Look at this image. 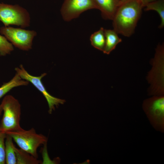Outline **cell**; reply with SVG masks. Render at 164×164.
Listing matches in <instances>:
<instances>
[{
  "instance_id": "6da1fadb",
  "label": "cell",
  "mask_w": 164,
  "mask_h": 164,
  "mask_svg": "<svg viewBox=\"0 0 164 164\" xmlns=\"http://www.w3.org/2000/svg\"><path fill=\"white\" fill-rule=\"evenodd\" d=\"M143 7L140 0H128L120 4L112 20L118 34L130 37L134 32Z\"/></svg>"
},
{
  "instance_id": "7a4b0ae2",
  "label": "cell",
  "mask_w": 164,
  "mask_h": 164,
  "mask_svg": "<svg viewBox=\"0 0 164 164\" xmlns=\"http://www.w3.org/2000/svg\"><path fill=\"white\" fill-rule=\"evenodd\" d=\"M0 105L3 111L0 122V130L6 132L21 129L20 125L21 106L19 101L12 95H7Z\"/></svg>"
},
{
  "instance_id": "3957f363",
  "label": "cell",
  "mask_w": 164,
  "mask_h": 164,
  "mask_svg": "<svg viewBox=\"0 0 164 164\" xmlns=\"http://www.w3.org/2000/svg\"><path fill=\"white\" fill-rule=\"evenodd\" d=\"M10 135L20 148L38 158L37 150L42 145L45 144L47 139L43 135L36 133L32 128L29 130L21 129L5 132Z\"/></svg>"
},
{
  "instance_id": "277c9868",
  "label": "cell",
  "mask_w": 164,
  "mask_h": 164,
  "mask_svg": "<svg viewBox=\"0 0 164 164\" xmlns=\"http://www.w3.org/2000/svg\"><path fill=\"white\" fill-rule=\"evenodd\" d=\"M164 45L159 44L156 50L154 57L152 60L153 67L148 76V79L153 90L151 95H164Z\"/></svg>"
},
{
  "instance_id": "5b68a950",
  "label": "cell",
  "mask_w": 164,
  "mask_h": 164,
  "mask_svg": "<svg viewBox=\"0 0 164 164\" xmlns=\"http://www.w3.org/2000/svg\"><path fill=\"white\" fill-rule=\"evenodd\" d=\"M143 110L151 124L156 130L164 131V96H155L145 100Z\"/></svg>"
},
{
  "instance_id": "8992f818",
  "label": "cell",
  "mask_w": 164,
  "mask_h": 164,
  "mask_svg": "<svg viewBox=\"0 0 164 164\" xmlns=\"http://www.w3.org/2000/svg\"><path fill=\"white\" fill-rule=\"evenodd\" d=\"M30 19L27 11L19 5L0 3V21L5 26L14 25L24 28L29 25Z\"/></svg>"
},
{
  "instance_id": "52a82bcc",
  "label": "cell",
  "mask_w": 164,
  "mask_h": 164,
  "mask_svg": "<svg viewBox=\"0 0 164 164\" xmlns=\"http://www.w3.org/2000/svg\"><path fill=\"white\" fill-rule=\"evenodd\" d=\"M0 32L15 46L25 51L32 48L33 39L36 34L33 30L5 26L0 28Z\"/></svg>"
},
{
  "instance_id": "ba28073f",
  "label": "cell",
  "mask_w": 164,
  "mask_h": 164,
  "mask_svg": "<svg viewBox=\"0 0 164 164\" xmlns=\"http://www.w3.org/2000/svg\"><path fill=\"white\" fill-rule=\"evenodd\" d=\"M15 70L16 73L22 79L30 82L42 94L48 103L50 114L55 109V106L57 107L60 104H63L65 102L64 100L52 96L46 91L42 81V79L46 75V73H43L39 76H32L28 73L22 64L19 67H15Z\"/></svg>"
},
{
  "instance_id": "9c48e42d",
  "label": "cell",
  "mask_w": 164,
  "mask_h": 164,
  "mask_svg": "<svg viewBox=\"0 0 164 164\" xmlns=\"http://www.w3.org/2000/svg\"><path fill=\"white\" fill-rule=\"evenodd\" d=\"M98 9L94 0H64L60 12L63 19L69 22L87 10Z\"/></svg>"
},
{
  "instance_id": "30bf717a",
  "label": "cell",
  "mask_w": 164,
  "mask_h": 164,
  "mask_svg": "<svg viewBox=\"0 0 164 164\" xmlns=\"http://www.w3.org/2000/svg\"><path fill=\"white\" fill-rule=\"evenodd\" d=\"M102 17L112 20L119 5V0H94Z\"/></svg>"
},
{
  "instance_id": "8fae6325",
  "label": "cell",
  "mask_w": 164,
  "mask_h": 164,
  "mask_svg": "<svg viewBox=\"0 0 164 164\" xmlns=\"http://www.w3.org/2000/svg\"><path fill=\"white\" fill-rule=\"evenodd\" d=\"M104 32L105 43L103 52L104 54H109L115 49L118 44L122 42V40L113 29H104Z\"/></svg>"
},
{
  "instance_id": "7c38bea8",
  "label": "cell",
  "mask_w": 164,
  "mask_h": 164,
  "mask_svg": "<svg viewBox=\"0 0 164 164\" xmlns=\"http://www.w3.org/2000/svg\"><path fill=\"white\" fill-rule=\"evenodd\" d=\"M29 84L27 81L22 79L17 73L9 81L4 83L0 87V99L12 88L22 86H26Z\"/></svg>"
},
{
  "instance_id": "4fadbf2b",
  "label": "cell",
  "mask_w": 164,
  "mask_h": 164,
  "mask_svg": "<svg viewBox=\"0 0 164 164\" xmlns=\"http://www.w3.org/2000/svg\"><path fill=\"white\" fill-rule=\"evenodd\" d=\"M13 140L10 135L6 134L5 140V160L6 164L17 163L15 151V146L13 143Z\"/></svg>"
},
{
  "instance_id": "5bb4252c",
  "label": "cell",
  "mask_w": 164,
  "mask_h": 164,
  "mask_svg": "<svg viewBox=\"0 0 164 164\" xmlns=\"http://www.w3.org/2000/svg\"><path fill=\"white\" fill-rule=\"evenodd\" d=\"M15 151L16 164H39L41 162L40 160L20 148L15 147Z\"/></svg>"
},
{
  "instance_id": "9a60e30c",
  "label": "cell",
  "mask_w": 164,
  "mask_h": 164,
  "mask_svg": "<svg viewBox=\"0 0 164 164\" xmlns=\"http://www.w3.org/2000/svg\"><path fill=\"white\" fill-rule=\"evenodd\" d=\"M104 29L101 27L92 34L90 37L91 45L95 48L103 51L105 45V38Z\"/></svg>"
},
{
  "instance_id": "2e32d148",
  "label": "cell",
  "mask_w": 164,
  "mask_h": 164,
  "mask_svg": "<svg viewBox=\"0 0 164 164\" xmlns=\"http://www.w3.org/2000/svg\"><path fill=\"white\" fill-rule=\"evenodd\" d=\"M145 10H154L159 14L161 19V23L159 28L164 26V0H156L147 4L145 7Z\"/></svg>"
},
{
  "instance_id": "e0dca14e",
  "label": "cell",
  "mask_w": 164,
  "mask_h": 164,
  "mask_svg": "<svg viewBox=\"0 0 164 164\" xmlns=\"http://www.w3.org/2000/svg\"><path fill=\"white\" fill-rule=\"evenodd\" d=\"M13 50L12 44L5 36L0 35V56H4L10 54Z\"/></svg>"
},
{
  "instance_id": "ac0fdd59",
  "label": "cell",
  "mask_w": 164,
  "mask_h": 164,
  "mask_svg": "<svg viewBox=\"0 0 164 164\" xmlns=\"http://www.w3.org/2000/svg\"><path fill=\"white\" fill-rule=\"evenodd\" d=\"M6 133L0 130V164H5V140Z\"/></svg>"
},
{
  "instance_id": "d6986e66",
  "label": "cell",
  "mask_w": 164,
  "mask_h": 164,
  "mask_svg": "<svg viewBox=\"0 0 164 164\" xmlns=\"http://www.w3.org/2000/svg\"><path fill=\"white\" fill-rule=\"evenodd\" d=\"M156 0H140L143 7L148 4Z\"/></svg>"
},
{
  "instance_id": "ffe728a7",
  "label": "cell",
  "mask_w": 164,
  "mask_h": 164,
  "mask_svg": "<svg viewBox=\"0 0 164 164\" xmlns=\"http://www.w3.org/2000/svg\"><path fill=\"white\" fill-rule=\"evenodd\" d=\"M128 0H120L119 2V5L121 3L127 1Z\"/></svg>"
},
{
  "instance_id": "44dd1931",
  "label": "cell",
  "mask_w": 164,
  "mask_h": 164,
  "mask_svg": "<svg viewBox=\"0 0 164 164\" xmlns=\"http://www.w3.org/2000/svg\"><path fill=\"white\" fill-rule=\"evenodd\" d=\"M2 111H3L2 109V108L1 106L0 105V116L1 115Z\"/></svg>"
},
{
  "instance_id": "7402d4cb",
  "label": "cell",
  "mask_w": 164,
  "mask_h": 164,
  "mask_svg": "<svg viewBox=\"0 0 164 164\" xmlns=\"http://www.w3.org/2000/svg\"><path fill=\"white\" fill-rule=\"evenodd\" d=\"M120 0H119V1H120Z\"/></svg>"
}]
</instances>
